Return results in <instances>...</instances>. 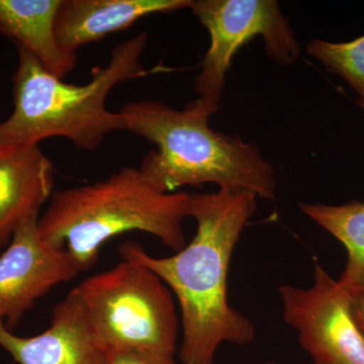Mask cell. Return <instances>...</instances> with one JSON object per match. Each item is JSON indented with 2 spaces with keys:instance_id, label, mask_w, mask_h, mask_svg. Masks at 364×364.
Returning a JSON list of instances; mask_svg holds the SVG:
<instances>
[{
  "instance_id": "1",
  "label": "cell",
  "mask_w": 364,
  "mask_h": 364,
  "mask_svg": "<svg viewBox=\"0 0 364 364\" xmlns=\"http://www.w3.org/2000/svg\"><path fill=\"white\" fill-rule=\"evenodd\" d=\"M257 198L248 191L229 189L191 193L188 217L196 222L195 237L168 257L150 255L136 242L119 245L122 259L149 268L176 296L181 314V364H215L222 344L245 346L255 339L252 321L230 304L228 274Z\"/></svg>"
},
{
  "instance_id": "2",
  "label": "cell",
  "mask_w": 364,
  "mask_h": 364,
  "mask_svg": "<svg viewBox=\"0 0 364 364\" xmlns=\"http://www.w3.org/2000/svg\"><path fill=\"white\" fill-rule=\"evenodd\" d=\"M217 112L198 98L183 109L139 100L124 105L119 112L126 131L156 144L158 149L144 157L139 169L161 193L215 184L219 189L274 200L277 181L272 165L256 144L213 130L208 121Z\"/></svg>"
},
{
  "instance_id": "3",
  "label": "cell",
  "mask_w": 364,
  "mask_h": 364,
  "mask_svg": "<svg viewBox=\"0 0 364 364\" xmlns=\"http://www.w3.org/2000/svg\"><path fill=\"white\" fill-rule=\"evenodd\" d=\"M148 36L140 33L119 43L105 66L95 67L85 85L67 83L47 70L21 46L13 77L14 109L0 122V143L39 146L53 136L68 139L79 149L97 150L105 136L126 131L119 112L107 109V98L119 83L143 78L152 71L141 58Z\"/></svg>"
},
{
  "instance_id": "4",
  "label": "cell",
  "mask_w": 364,
  "mask_h": 364,
  "mask_svg": "<svg viewBox=\"0 0 364 364\" xmlns=\"http://www.w3.org/2000/svg\"><path fill=\"white\" fill-rule=\"evenodd\" d=\"M191 193H161L136 167H123L102 181L54 191L38 220L41 239L66 249L80 272L97 263L107 241L143 232L179 251L186 245L183 222Z\"/></svg>"
},
{
  "instance_id": "5",
  "label": "cell",
  "mask_w": 364,
  "mask_h": 364,
  "mask_svg": "<svg viewBox=\"0 0 364 364\" xmlns=\"http://www.w3.org/2000/svg\"><path fill=\"white\" fill-rule=\"evenodd\" d=\"M74 289L109 351L176 354L178 318L173 294L149 268L122 259Z\"/></svg>"
},
{
  "instance_id": "6",
  "label": "cell",
  "mask_w": 364,
  "mask_h": 364,
  "mask_svg": "<svg viewBox=\"0 0 364 364\" xmlns=\"http://www.w3.org/2000/svg\"><path fill=\"white\" fill-rule=\"evenodd\" d=\"M189 9L210 39L195 90L200 100L217 111L232 59L249 41L262 37L268 56L280 65L293 64L301 55L291 23L274 0H193Z\"/></svg>"
},
{
  "instance_id": "7",
  "label": "cell",
  "mask_w": 364,
  "mask_h": 364,
  "mask_svg": "<svg viewBox=\"0 0 364 364\" xmlns=\"http://www.w3.org/2000/svg\"><path fill=\"white\" fill-rule=\"evenodd\" d=\"M309 287H279L282 316L314 364H364V334L353 316L354 299L320 263Z\"/></svg>"
},
{
  "instance_id": "8",
  "label": "cell",
  "mask_w": 364,
  "mask_h": 364,
  "mask_svg": "<svg viewBox=\"0 0 364 364\" xmlns=\"http://www.w3.org/2000/svg\"><path fill=\"white\" fill-rule=\"evenodd\" d=\"M39 217L23 222L0 255V323L11 331L41 298L80 273L66 249L41 239Z\"/></svg>"
},
{
  "instance_id": "9",
  "label": "cell",
  "mask_w": 364,
  "mask_h": 364,
  "mask_svg": "<svg viewBox=\"0 0 364 364\" xmlns=\"http://www.w3.org/2000/svg\"><path fill=\"white\" fill-rule=\"evenodd\" d=\"M0 347L18 364H111V351L93 330L75 289L53 309L35 336H18L0 323Z\"/></svg>"
},
{
  "instance_id": "10",
  "label": "cell",
  "mask_w": 364,
  "mask_h": 364,
  "mask_svg": "<svg viewBox=\"0 0 364 364\" xmlns=\"http://www.w3.org/2000/svg\"><path fill=\"white\" fill-rule=\"evenodd\" d=\"M54 167L39 146L0 143V249L51 198Z\"/></svg>"
},
{
  "instance_id": "11",
  "label": "cell",
  "mask_w": 364,
  "mask_h": 364,
  "mask_svg": "<svg viewBox=\"0 0 364 364\" xmlns=\"http://www.w3.org/2000/svg\"><path fill=\"white\" fill-rule=\"evenodd\" d=\"M193 0H61L55 33L64 51L128 30L145 16L189 9Z\"/></svg>"
},
{
  "instance_id": "12",
  "label": "cell",
  "mask_w": 364,
  "mask_h": 364,
  "mask_svg": "<svg viewBox=\"0 0 364 364\" xmlns=\"http://www.w3.org/2000/svg\"><path fill=\"white\" fill-rule=\"evenodd\" d=\"M61 0H0V33L32 53L47 70L64 79L77 64L55 33Z\"/></svg>"
},
{
  "instance_id": "13",
  "label": "cell",
  "mask_w": 364,
  "mask_h": 364,
  "mask_svg": "<svg viewBox=\"0 0 364 364\" xmlns=\"http://www.w3.org/2000/svg\"><path fill=\"white\" fill-rule=\"evenodd\" d=\"M299 210L344 246L346 265L337 280L352 299L364 298V203H301Z\"/></svg>"
},
{
  "instance_id": "14",
  "label": "cell",
  "mask_w": 364,
  "mask_h": 364,
  "mask_svg": "<svg viewBox=\"0 0 364 364\" xmlns=\"http://www.w3.org/2000/svg\"><path fill=\"white\" fill-rule=\"evenodd\" d=\"M306 52L326 71L339 76L355 90L364 111V36L345 43L313 40L306 46Z\"/></svg>"
},
{
  "instance_id": "15",
  "label": "cell",
  "mask_w": 364,
  "mask_h": 364,
  "mask_svg": "<svg viewBox=\"0 0 364 364\" xmlns=\"http://www.w3.org/2000/svg\"><path fill=\"white\" fill-rule=\"evenodd\" d=\"M111 364H181L174 356L136 350H112Z\"/></svg>"
},
{
  "instance_id": "16",
  "label": "cell",
  "mask_w": 364,
  "mask_h": 364,
  "mask_svg": "<svg viewBox=\"0 0 364 364\" xmlns=\"http://www.w3.org/2000/svg\"><path fill=\"white\" fill-rule=\"evenodd\" d=\"M353 316L364 334V298L354 299Z\"/></svg>"
},
{
  "instance_id": "17",
  "label": "cell",
  "mask_w": 364,
  "mask_h": 364,
  "mask_svg": "<svg viewBox=\"0 0 364 364\" xmlns=\"http://www.w3.org/2000/svg\"><path fill=\"white\" fill-rule=\"evenodd\" d=\"M267 364H284V363H277V361H269V363H267Z\"/></svg>"
}]
</instances>
